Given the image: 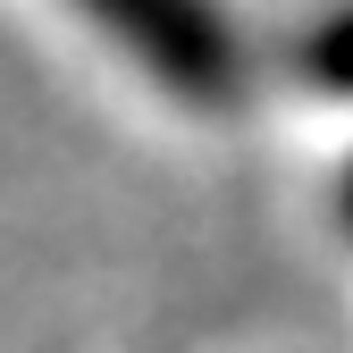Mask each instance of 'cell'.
Returning <instances> with one entry per match:
<instances>
[{
    "mask_svg": "<svg viewBox=\"0 0 353 353\" xmlns=\"http://www.w3.org/2000/svg\"><path fill=\"white\" fill-rule=\"evenodd\" d=\"M345 228H353V168H345Z\"/></svg>",
    "mask_w": 353,
    "mask_h": 353,
    "instance_id": "3957f363",
    "label": "cell"
},
{
    "mask_svg": "<svg viewBox=\"0 0 353 353\" xmlns=\"http://www.w3.org/2000/svg\"><path fill=\"white\" fill-rule=\"evenodd\" d=\"M294 59H303V76H312L320 93H353V17H328V26H312Z\"/></svg>",
    "mask_w": 353,
    "mask_h": 353,
    "instance_id": "7a4b0ae2",
    "label": "cell"
},
{
    "mask_svg": "<svg viewBox=\"0 0 353 353\" xmlns=\"http://www.w3.org/2000/svg\"><path fill=\"white\" fill-rule=\"evenodd\" d=\"M93 26L160 84V93L194 101V110H228L244 93V42L210 9H176V0H93Z\"/></svg>",
    "mask_w": 353,
    "mask_h": 353,
    "instance_id": "6da1fadb",
    "label": "cell"
}]
</instances>
